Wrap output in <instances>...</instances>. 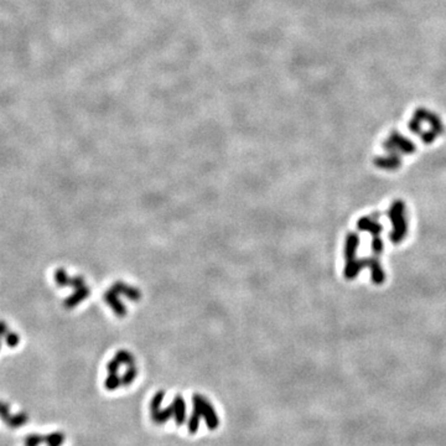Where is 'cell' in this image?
<instances>
[{
  "instance_id": "1",
  "label": "cell",
  "mask_w": 446,
  "mask_h": 446,
  "mask_svg": "<svg viewBox=\"0 0 446 446\" xmlns=\"http://www.w3.org/2000/svg\"><path fill=\"white\" fill-rule=\"evenodd\" d=\"M404 206L401 202H395L392 206V210H390V217H392V222L394 224V233L392 234V241L398 243L403 239L404 234H405L406 228H405V220H404Z\"/></svg>"
},
{
  "instance_id": "2",
  "label": "cell",
  "mask_w": 446,
  "mask_h": 446,
  "mask_svg": "<svg viewBox=\"0 0 446 446\" xmlns=\"http://www.w3.org/2000/svg\"><path fill=\"white\" fill-rule=\"evenodd\" d=\"M384 147L388 148V150H400L403 153H413L414 145L413 143L409 142L404 137H401L399 133L393 132L389 139L384 143Z\"/></svg>"
},
{
  "instance_id": "3",
  "label": "cell",
  "mask_w": 446,
  "mask_h": 446,
  "mask_svg": "<svg viewBox=\"0 0 446 446\" xmlns=\"http://www.w3.org/2000/svg\"><path fill=\"white\" fill-rule=\"evenodd\" d=\"M414 117H416V118L420 119V121H426L427 123L431 125V129L434 130L436 134H441L442 130H444V127H442V123L439 119V117L435 116L434 113L429 112L427 109L418 108L415 111Z\"/></svg>"
},
{
  "instance_id": "4",
  "label": "cell",
  "mask_w": 446,
  "mask_h": 446,
  "mask_svg": "<svg viewBox=\"0 0 446 446\" xmlns=\"http://www.w3.org/2000/svg\"><path fill=\"white\" fill-rule=\"evenodd\" d=\"M88 295H90V289L86 288V286H83V288H80V289H76L75 293L65 300V302H64L65 307H66V309H74L76 305H78L80 302H82Z\"/></svg>"
},
{
  "instance_id": "5",
  "label": "cell",
  "mask_w": 446,
  "mask_h": 446,
  "mask_svg": "<svg viewBox=\"0 0 446 446\" xmlns=\"http://www.w3.org/2000/svg\"><path fill=\"white\" fill-rule=\"evenodd\" d=\"M29 421V415L24 411L22 413H18V414H10L8 416L7 420L4 421V424L7 425L8 427L10 429H19V427L24 426L26 422Z\"/></svg>"
},
{
  "instance_id": "6",
  "label": "cell",
  "mask_w": 446,
  "mask_h": 446,
  "mask_svg": "<svg viewBox=\"0 0 446 446\" xmlns=\"http://www.w3.org/2000/svg\"><path fill=\"white\" fill-rule=\"evenodd\" d=\"M45 442L48 446H62L65 442V434L61 431H55L45 435Z\"/></svg>"
},
{
  "instance_id": "7",
  "label": "cell",
  "mask_w": 446,
  "mask_h": 446,
  "mask_svg": "<svg viewBox=\"0 0 446 446\" xmlns=\"http://www.w3.org/2000/svg\"><path fill=\"white\" fill-rule=\"evenodd\" d=\"M375 164H378L380 168H387L392 170L399 165V158L395 155L390 156V158H379V160L375 161Z\"/></svg>"
},
{
  "instance_id": "8",
  "label": "cell",
  "mask_w": 446,
  "mask_h": 446,
  "mask_svg": "<svg viewBox=\"0 0 446 446\" xmlns=\"http://www.w3.org/2000/svg\"><path fill=\"white\" fill-rule=\"evenodd\" d=\"M55 283H56L59 286L69 285L70 278L69 275H67L66 270L62 269V268H59V269L55 272Z\"/></svg>"
},
{
  "instance_id": "9",
  "label": "cell",
  "mask_w": 446,
  "mask_h": 446,
  "mask_svg": "<svg viewBox=\"0 0 446 446\" xmlns=\"http://www.w3.org/2000/svg\"><path fill=\"white\" fill-rule=\"evenodd\" d=\"M43 442H45V436L39 434L28 435L24 440L25 446H40Z\"/></svg>"
},
{
  "instance_id": "10",
  "label": "cell",
  "mask_w": 446,
  "mask_h": 446,
  "mask_svg": "<svg viewBox=\"0 0 446 446\" xmlns=\"http://www.w3.org/2000/svg\"><path fill=\"white\" fill-rule=\"evenodd\" d=\"M5 343L10 347V348H15L20 343V337L17 332H13V331H8L7 335L4 336Z\"/></svg>"
},
{
  "instance_id": "11",
  "label": "cell",
  "mask_w": 446,
  "mask_h": 446,
  "mask_svg": "<svg viewBox=\"0 0 446 446\" xmlns=\"http://www.w3.org/2000/svg\"><path fill=\"white\" fill-rule=\"evenodd\" d=\"M10 405L4 401H0V419L3 421H5L8 419V416L10 415Z\"/></svg>"
},
{
  "instance_id": "12",
  "label": "cell",
  "mask_w": 446,
  "mask_h": 446,
  "mask_svg": "<svg viewBox=\"0 0 446 446\" xmlns=\"http://www.w3.org/2000/svg\"><path fill=\"white\" fill-rule=\"evenodd\" d=\"M69 285L74 286L75 289H80L85 286V280H83L82 276H74V278L70 279Z\"/></svg>"
},
{
  "instance_id": "13",
  "label": "cell",
  "mask_w": 446,
  "mask_h": 446,
  "mask_svg": "<svg viewBox=\"0 0 446 446\" xmlns=\"http://www.w3.org/2000/svg\"><path fill=\"white\" fill-rule=\"evenodd\" d=\"M420 122H421L420 119H418V118H416V117H414V118L411 119L410 123H409V128H410L411 132L418 133V134H420V129H421Z\"/></svg>"
},
{
  "instance_id": "14",
  "label": "cell",
  "mask_w": 446,
  "mask_h": 446,
  "mask_svg": "<svg viewBox=\"0 0 446 446\" xmlns=\"http://www.w3.org/2000/svg\"><path fill=\"white\" fill-rule=\"evenodd\" d=\"M8 333V325L4 321H0V338Z\"/></svg>"
},
{
  "instance_id": "15",
  "label": "cell",
  "mask_w": 446,
  "mask_h": 446,
  "mask_svg": "<svg viewBox=\"0 0 446 446\" xmlns=\"http://www.w3.org/2000/svg\"><path fill=\"white\" fill-rule=\"evenodd\" d=\"M0 349H2V342H0Z\"/></svg>"
}]
</instances>
